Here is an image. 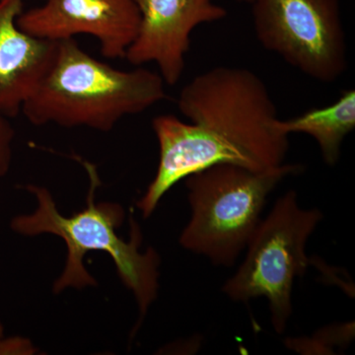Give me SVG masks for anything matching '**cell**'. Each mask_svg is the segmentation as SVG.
<instances>
[{
    "label": "cell",
    "instance_id": "6da1fadb",
    "mask_svg": "<svg viewBox=\"0 0 355 355\" xmlns=\"http://www.w3.org/2000/svg\"><path fill=\"white\" fill-rule=\"evenodd\" d=\"M83 165L90 180L85 209L73 216H64L58 211L50 191L44 187L28 184L25 189L35 195L38 207L34 214L14 217L10 227L20 235L53 234L64 240L67 259L64 272L53 284L55 294L69 287L83 289L97 286L84 266V257L91 251L108 254L114 260L121 282L132 291L139 305V318L133 330L135 334L157 298L160 257L153 248L140 253L141 233L132 218L130 241L121 239L116 229L125 218L123 207L114 202L96 205L95 191L101 184L97 170L86 161H83Z\"/></svg>",
    "mask_w": 355,
    "mask_h": 355
},
{
    "label": "cell",
    "instance_id": "7a4b0ae2",
    "mask_svg": "<svg viewBox=\"0 0 355 355\" xmlns=\"http://www.w3.org/2000/svg\"><path fill=\"white\" fill-rule=\"evenodd\" d=\"M165 98L160 74L144 67L114 69L69 39L58 42L50 69L21 112L34 125L107 132L125 116L142 113Z\"/></svg>",
    "mask_w": 355,
    "mask_h": 355
},
{
    "label": "cell",
    "instance_id": "3957f363",
    "mask_svg": "<svg viewBox=\"0 0 355 355\" xmlns=\"http://www.w3.org/2000/svg\"><path fill=\"white\" fill-rule=\"evenodd\" d=\"M178 108L232 164L263 171L284 164L289 135L277 128V107L252 70L216 67L186 84Z\"/></svg>",
    "mask_w": 355,
    "mask_h": 355
},
{
    "label": "cell",
    "instance_id": "277c9868",
    "mask_svg": "<svg viewBox=\"0 0 355 355\" xmlns=\"http://www.w3.org/2000/svg\"><path fill=\"white\" fill-rule=\"evenodd\" d=\"M303 166L284 163L263 171L235 164H216L187 177L191 218L180 236L184 249L212 265L230 268L261 220L268 196Z\"/></svg>",
    "mask_w": 355,
    "mask_h": 355
},
{
    "label": "cell",
    "instance_id": "5b68a950",
    "mask_svg": "<svg viewBox=\"0 0 355 355\" xmlns=\"http://www.w3.org/2000/svg\"><path fill=\"white\" fill-rule=\"evenodd\" d=\"M322 219L321 210L302 209L296 191H286L261 219L245 249L241 266L222 286L236 302L268 299L270 322L279 335L286 331L293 312L294 280L305 275L312 263L306 245Z\"/></svg>",
    "mask_w": 355,
    "mask_h": 355
},
{
    "label": "cell",
    "instance_id": "8992f818",
    "mask_svg": "<svg viewBox=\"0 0 355 355\" xmlns=\"http://www.w3.org/2000/svg\"><path fill=\"white\" fill-rule=\"evenodd\" d=\"M257 39L266 51L322 83L347 69V46L338 0H253Z\"/></svg>",
    "mask_w": 355,
    "mask_h": 355
},
{
    "label": "cell",
    "instance_id": "52a82bcc",
    "mask_svg": "<svg viewBox=\"0 0 355 355\" xmlns=\"http://www.w3.org/2000/svg\"><path fill=\"white\" fill-rule=\"evenodd\" d=\"M135 0H44L20 14L21 30L38 38L62 41L78 35L94 37L103 57L125 58L139 31Z\"/></svg>",
    "mask_w": 355,
    "mask_h": 355
},
{
    "label": "cell",
    "instance_id": "ba28073f",
    "mask_svg": "<svg viewBox=\"0 0 355 355\" xmlns=\"http://www.w3.org/2000/svg\"><path fill=\"white\" fill-rule=\"evenodd\" d=\"M135 1L140 13L139 31L125 58L137 67L154 62L165 84L171 86L183 76L193 30L227 16L214 0Z\"/></svg>",
    "mask_w": 355,
    "mask_h": 355
},
{
    "label": "cell",
    "instance_id": "9c48e42d",
    "mask_svg": "<svg viewBox=\"0 0 355 355\" xmlns=\"http://www.w3.org/2000/svg\"><path fill=\"white\" fill-rule=\"evenodd\" d=\"M24 0H0V112L7 118L23 105L50 69L58 42L32 36L17 19Z\"/></svg>",
    "mask_w": 355,
    "mask_h": 355
},
{
    "label": "cell",
    "instance_id": "30bf717a",
    "mask_svg": "<svg viewBox=\"0 0 355 355\" xmlns=\"http://www.w3.org/2000/svg\"><path fill=\"white\" fill-rule=\"evenodd\" d=\"M277 128L286 135H310L316 140L324 163L335 166L340 157L343 140L355 128V91H343L329 106L311 109L289 120H279Z\"/></svg>",
    "mask_w": 355,
    "mask_h": 355
},
{
    "label": "cell",
    "instance_id": "8fae6325",
    "mask_svg": "<svg viewBox=\"0 0 355 355\" xmlns=\"http://www.w3.org/2000/svg\"><path fill=\"white\" fill-rule=\"evenodd\" d=\"M354 338V322L334 324L318 330L313 336L287 338L288 349L301 354H335V347H343Z\"/></svg>",
    "mask_w": 355,
    "mask_h": 355
},
{
    "label": "cell",
    "instance_id": "7c38bea8",
    "mask_svg": "<svg viewBox=\"0 0 355 355\" xmlns=\"http://www.w3.org/2000/svg\"><path fill=\"white\" fill-rule=\"evenodd\" d=\"M14 137L15 132L10 121L0 112V179L10 170Z\"/></svg>",
    "mask_w": 355,
    "mask_h": 355
},
{
    "label": "cell",
    "instance_id": "4fadbf2b",
    "mask_svg": "<svg viewBox=\"0 0 355 355\" xmlns=\"http://www.w3.org/2000/svg\"><path fill=\"white\" fill-rule=\"evenodd\" d=\"M36 352L29 340L21 336L6 338L0 340V355H31Z\"/></svg>",
    "mask_w": 355,
    "mask_h": 355
},
{
    "label": "cell",
    "instance_id": "5bb4252c",
    "mask_svg": "<svg viewBox=\"0 0 355 355\" xmlns=\"http://www.w3.org/2000/svg\"><path fill=\"white\" fill-rule=\"evenodd\" d=\"M4 328L3 324H2L1 322H0V340H2V338H4Z\"/></svg>",
    "mask_w": 355,
    "mask_h": 355
},
{
    "label": "cell",
    "instance_id": "9a60e30c",
    "mask_svg": "<svg viewBox=\"0 0 355 355\" xmlns=\"http://www.w3.org/2000/svg\"><path fill=\"white\" fill-rule=\"evenodd\" d=\"M237 1L245 2V3H250V4H251L252 1H253V0H237Z\"/></svg>",
    "mask_w": 355,
    "mask_h": 355
}]
</instances>
